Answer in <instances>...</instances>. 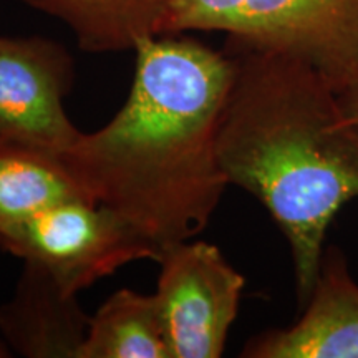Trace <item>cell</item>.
<instances>
[{"label": "cell", "instance_id": "cell-11", "mask_svg": "<svg viewBox=\"0 0 358 358\" xmlns=\"http://www.w3.org/2000/svg\"><path fill=\"white\" fill-rule=\"evenodd\" d=\"M78 358H171L156 295L111 294L90 319Z\"/></svg>", "mask_w": 358, "mask_h": 358}, {"label": "cell", "instance_id": "cell-14", "mask_svg": "<svg viewBox=\"0 0 358 358\" xmlns=\"http://www.w3.org/2000/svg\"><path fill=\"white\" fill-rule=\"evenodd\" d=\"M7 357H12V352L10 348L7 347V343L3 342V338L0 337V358H7Z\"/></svg>", "mask_w": 358, "mask_h": 358}, {"label": "cell", "instance_id": "cell-13", "mask_svg": "<svg viewBox=\"0 0 358 358\" xmlns=\"http://www.w3.org/2000/svg\"><path fill=\"white\" fill-rule=\"evenodd\" d=\"M340 100H342L343 111H345L348 122L358 124V85L355 88L348 90L343 95H340Z\"/></svg>", "mask_w": 358, "mask_h": 358}, {"label": "cell", "instance_id": "cell-7", "mask_svg": "<svg viewBox=\"0 0 358 358\" xmlns=\"http://www.w3.org/2000/svg\"><path fill=\"white\" fill-rule=\"evenodd\" d=\"M248 358H358V284L338 249L327 248L302 317L250 338Z\"/></svg>", "mask_w": 358, "mask_h": 358}, {"label": "cell", "instance_id": "cell-6", "mask_svg": "<svg viewBox=\"0 0 358 358\" xmlns=\"http://www.w3.org/2000/svg\"><path fill=\"white\" fill-rule=\"evenodd\" d=\"M73 58L43 37L0 35V140L64 153L82 131L65 98L73 87Z\"/></svg>", "mask_w": 358, "mask_h": 358}, {"label": "cell", "instance_id": "cell-8", "mask_svg": "<svg viewBox=\"0 0 358 358\" xmlns=\"http://www.w3.org/2000/svg\"><path fill=\"white\" fill-rule=\"evenodd\" d=\"M90 319L77 292L40 264L24 261L12 297L0 306V337L24 358H78Z\"/></svg>", "mask_w": 358, "mask_h": 358}, {"label": "cell", "instance_id": "cell-4", "mask_svg": "<svg viewBox=\"0 0 358 358\" xmlns=\"http://www.w3.org/2000/svg\"><path fill=\"white\" fill-rule=\"evenodd\" d=\"M156 287L171 358H219L239 312L244 277L214 244L185 241L161 250Z\"/></svg>", "mask_w": 358, "mask_h": 358}, {"label": "cell", "instance_id": "cell-10", "mask_svg": "<svg viewBox=\"0 0 358 358\" xmlns=\"http://www.w3.org/2000/svg\"><path fill=\"white\" fill-rule=\"evenodd\" d=\"M77 198L88 199L60 155L0 140V236L52 206Z\"/></svg>", "mask_w": 358, "mask_h": 358}, {"label": "cell", "instance_id": "cell-9", "mask_svg": "<svg viewBox=\"0 0 358 358\" xmlns=\"http://www.w3.org/2000/svg\"><path fill=\"white\" fill-rule=\"evenodd\" d=\"M64 22L80 48L92 53L134 50L143 38L163 35L171 0H24Z\"/></svg>", "mask_w": 358, "mask_h": 358}, {"label": "cell", "instance_id": "cell-5", "mask_svg": "<svg viewBox=\"0 0 358 358\" xmlns=\"http://www.w3.org/2000/svg\"><path fill=\"white\" fill-rule=\"evenodd\" d=\"M227 43L301 58L343 95L358 85V0H245Z\"/></svg>", "mask_w": 358, "mask_h": 358}, {"label": "cell", "instance_id": "cell-3", "mask_svg": "<svg viewBox=\"0 0 358 358\" xmlns=\"http://www.w3.org/2000/svg\"><path fill=\"white\" fill-rule=\"evenodd\" d=\"M0 249L40 264L77 294L129 262L159 259V250L118 214L85 198L58 203L3 232Z\"/></svg>", "mask_w": 358, "mask_h": 358}, {"label": "cell", "instance_id": "cell-12", "mask_svg": "<svg viewBox=\"0 0 358 358\" xmlns=\"http://www.w3.org/2000/svg\"><path fill=\"white\" fill-rule=\"evenodd\" d=\"M245 0H171L163 35L199 32H234Z\"/></svg>", "mask_w": 358, "mask_h": 358}, {"label": "cell", "instance_id": "cell-1", "mask_svg": "<svg viewBox=\"0 0 358 358\" xmlns=\"http://www.w3.org/2000/svg\"><path fill=\"white\" fill-rule=\"evenodd\" d=\"M134 53L122 110L60 156L88 199L161 254L203 232L229 186L216 136L234 69L226 52L179 35L143 38Z\"/></svg>", "mask_w": 358, "mask_h": 358}, {"label": "cell", "instance_id": "cell-2", "mask_svg": "<svg viewBox=\"0 0 358 358\" xmlns=\"http://www.w3.org/2000/svg\"><path fill=\"white\" fill-rule=\"evenodd\" d=\"M232 80L217 123L227 185L262 203L287 239L299 302L315 287L325 236L358 198V124L307 62L227 43Z\"/></svg>", "mask_w": 358, "mask_h": 358}]
</instances>
